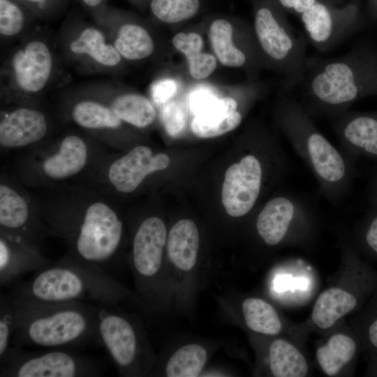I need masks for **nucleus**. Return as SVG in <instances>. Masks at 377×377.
Segmentation results:
<instances>
[{
  "label": "nucleus",
  "mask_w": 377,
  "mask_h": 377,
  "mask_svg": "<svg viewBox=\"0 0 377 377\" xmlns=\"http://www.w3.org/2000/svg\"><path fill=\"white\" fill-rule=\"evenodd\" d=\"M295 89L312 117L331 120L357 101L377 96V45L362 40L341 57H308Z\"/></svg>",
  "instance_id": "obj_1"
},
{
  "label": "nucleus",
  "mask_w": 377,
  "mask_h": 377,
  "mask_svg": "<svg viewBox=\"0 0 377 377\" xmlns=\"http://www.w3.org/2000/svg\"><path fill=\"white\" fill-rule=\"evenodd\" d=\"M279 128L315 177L322 195L339 205L353 189L356 161L335 147L295 97L284 95L276 110Z\"/></svg>",
  "instance_id": "obj_2"
},
{
  "label": "nucleus",
  "mask_w": 377,
  "mask_h": 377,
  "mask_svg": "<svg viewBox=\"0 0 377 377\" xmlns=\"http://www.w3.org/2000/svg\"><path fill=\"white\" fill-rule=\"evenodd\" d=\"M10 298L16 313L11 346L71 349L96 341L97 306L80 302L36 303Z\"/></svg>",
  "instance_id": "obj_3"
},
{
  "label": "nucleus",
  "mask_w": 377,
  "mask_h": 377,
  "mask_svg": "<svg viewBox=\"0 0 377 377\" xmlns=\"http://www.w3.org/2000/svg\"><path fill=\"white\" fill-rule=\"evenodd\" d=\"M10 296L36 303L95 302L114 304L123 287L105 272L69 257L45 265L28 280L12 286Z\"/></svg>",
  "instance_id": "obj_4"
},
{
  "label": "nucleus",
  "mask_w": 377,
  "mask_h": 377,
  "mask_svg": "<svg viewBox=\"0 0 377 377\" xmlns=\"http://www.w3.org/2000/svg\"><path fill=\"white\" fill-rule=\"evenodd\" d=\"M256 42L265 60L283 76L284 95L291 96L304 71L306 37L295 30L269 6L258 8L254 16Z\"/></svg>",
  "instance_id": "obj_5"
},
{
  "label": "nucleus",
  "mask_w": 377,
  "mask_h": 377,
  "mask_svg": "<svg viewBox=\"0 0 377 377\" xmlns=\"http://www.w3.org/2000/svg\"><path fill=\"white\" fill-rule=\"evenodd\" d=\"M72 247V258L105 272L120 247L123 223L117 213L103 202H94L77 224L60 228Z\"/></svg>",
  "instance_id": "obj_6"
},
{
  "label": "nucleus",
  "mask_w": 377,
  "mask_h": 377,
  "mask_svg": "<svg viewBox=\"0 0 377 377\" xmlns=\"http://www.w3.org/2000/svg\"><path fill=\"white\" fill-rule=\"evenodd\" d=\"M101 372L96 360L67 348L30 351L11 346L0 360V377H91Z\"/></svg>",
  "instance_id": "obj_7"
},
{
  "label": "nucleus",
  "mask_w": 377,
  "mask_h": 377,
  "mask_svg": "<svg viewBox=\"0 0 377 377\" xmlns=\"http://www.w3.org/2000/svg\"><path fill=\"white\" fill-rule=\"evenodd\" d=\"M306 39L320 52L334 50L363 27L355 5L336 8L317 2L300 15Z\"/></svg>",
  "instance_id": "obj_8"
},
{
  "label": "nucleus",
  "mask_w": 377,
  "mask_h": 377,
  "mask_svg": "<svg viewBox=\"0 0 377 377\" xmlns=\"http://www.w3.org/2000/svg\"><path fill=\"white\" fill-rule=\"evenodd\" d=\"M311 202L288 191L269 199L258 212L256 229L268 246H276L290 237L293 232L308 226L313 214Z\"/></svg>",
  "instance_id": "obj_9"
},
{
  "label": "nucleus",
  "mask_w": 377,
  "mask_h": 377,
  "mask_svg": "<svg viewBox=\"0 0 377 377\" xmlns=\"http://www.w3.org/2000/svg\"><path fill=\"white\" fill-rule=\"evenodd\" d=\"M265 166L259 156L249 152L228 167L221 190V201L228 215L242 217L253 209L265 185Z\"/></svg>",
  "instance_id": "obj_10"
},
{
  "label": "nucleus",
  "mask_w": 377,
  "mask_h": 377,
  "mask_svg": "<svg viewBox=\"0 0 377 377\" xmlns=\"http://www.w3.org/2000/svg\"><path fill=\"white\" fill-rule=\"evenodd\" d=\"M110 304H98L96 342L107 351L120 373L134 371L140 355L137 331L131 321Z\"/></svg>",
  "instance_id": "obj_11"
},
{
  "label": "nucleus",
  "mask_w": 377,
  "mask_h": 377,
  "mask_svg": "<svg viewBox=\"0 0 377 377\" xmlns=\"http://www.w3.org/2000/svg\"><path fill=\"white\" fill-rule=\"evenodd\" d=\"M332 121L340 149L350 158L377 159V110H348Z\"/></svg>",
  "instance_id": "obj_12"
},
{
  "label": "nucleus",
  "mask_w": 377,
  "mask_h": 377,
  "mask_svg": "<svg viewBox=\"0 0 377 377\" xmlns=\"http://www.w3.org/2000/svg\"><path fill=\"white\" fill-rule=\"evenodd\" d=\"M54 60L49 46L42 40L32 39L18 48L10 59L15 85L26 93H37L47 84Z\"/></svg>",
  "instance_id": "obj_13"
},
{
  "label": "nucleus",
  "mask_w": 377,
  "mask_h": 377,
  "mask_svg": "<svg viewBox=\"0 0 377 377\" xmlns=\"http://www.w3.org/2000/svg\"><path fill=\"white\" fill-rule=\"evenodd\" d=\"M169 163L167 154L154 155L149 147L139 145L112 163L108 179L117 191L131 193L147 175L166 168Z\"/></svg>",
  "instance_id": "obj_14"
},
{
  "label": "nucleus",
  "mask_w": 377,
  "mask_h": 377,
  "mask_svg": "<svg viewBox=\"0 0 377 377\" xmlns=\"http://www.w3.org/2000/svg\"><path fill=\"white\" fill-rule=\"evenodd\" d=\"M166 236L165 226L156 216L146 219L138 228L133 240L132 262L142 280H149L159 272Z\"/></svg>",
  "instance_id": "obj_15"
},
{
  "label": "nucleus",
  "mask_w": 377,
  "mask_h": 377,
  "mask_svg": "<svg viewBox=\"0 0 377 377\" xmlns=\"http://www.w3.org/2000/svg\"><path fill=\"white\" fill-rule=\"evenodd\" d=\"M50 263L31 246L3 235L0 239V284L13 285L23 275L36 272Z\"/></svg>",
  "instance_id": "obj_16"
},
{
  "label": "nucleus",
  "mask_w": 377,
  "mask_h": 377,
  "mask_svg": "<svg viewBox=\"0 0 377 377\" xmlns=\"http://www.w3.org/2000/svg\"><path fill=\"white\" fill-rule=\"evenodd\" d=\"M47 129V121L41 112L20 108L8 113L1 120L0 144L7 148L27 146L41 140Z\"/></svg>",
  "instance_id": "obj_17"
},
{
  "label": "nucleus",
  "mask_w": 377,
  "mask_h": 377,
  "mask_svg": "<svg viewBox=\"0 0 377 377\" xmlns=\"http://www.w3.org/2000/svg\"><path fill=\"white\" fill-rule=\"evenodd\" d=\"M68 49L72 54L87 57L105 68L117 66L122 59L103 32L94 27L80 30L69 42Z\"/></svg>",
  "instance_id": "obj_18"
},
{
  "label": "nucleus",
  "mask_w": 377,
  "mask_h": 377,
  "mask_svg": "<svg viewBox=\"0 0 377 377\" xmlns=\"http://www.w3.org/2000/svg\"><path fill=\"white\" fill-rule=\"evenodd\" d=\"M199 233L195 223L190 219L178 221L170 230L167 243L168 255L179 269L189 271L197 261Z\"/></svg>",
  "instance_id": "obj_19"
},
{
  "label": "nucleus",
  "mask_w": 377,
  "mask_h": 377,
  "mask_svg": "<svg viewBox=\"0 0 377 377\" xmlns=\"http://www.w3.org/2000/svg\"><path fill=\"white\" fill-rule=\"evenodd\" d=\"M87 160V149L84 140L77 135L65 137L58 152L43 163L45 174L50 178L61 179L79 172Z\"/></svg>",
  "instance_id": "obj_20"
},
{
  "label": "nucleus",
  "mask_w": 377,
  "mask_h": 377,
  "mask_svg": "<svg viewBox=\"0 0 377 377\" xmlns=\"http://www.w3.org/2000/svg\"><path fill=\"white\" fill-rule=\"evenodd\" d=\"M358 298L353 293L339 287L323 291L316 300L311 318L313 323L325 330L356 308Z\"/></svg>",
  "instance_id": "obj_21"
},
{
  "label": "nucleus",
  "mask_w": 377,
  "mask_h": 377,
  "mask_svg": "<svg viewBox=\"0 0 377 377\" xmlns=\"http://www.w3.org/2000/svg\"><path fill=\"white\" fill-rule=\"evenodd\" d=\"M233 34L234 28L229 21L216 19L211 23L208 37L217 60L232 68L250 65L252 55L234 43Z\"/></svg>",
  "instance_id": "obj_22"
},
{
  "label": "nucleus",
  "mask_w": 377,
  "mask_h": 377,
  "mask_svg": "<svg viewBox=\"0 0 377 377\" xmlns=\"http://www.w3.org/2000/svg\"><path fill=\"white\" fill-rule=\"evenodd\" d=\"M29 210L24 199L10 187L0 185V224L7 233H17L19 239L29 233Z\"/></svg>",
  "instance_id": "obj_23"
},
{
  "label": "nucleus",
  "mask_w": 377,
  "mask_h": 377,
  "mask_svg": "<svg viewBox=\"0 0 377 377\" xmlns=\"http://www.w3.org/2000/svg\"><path fill=\"white\" fill-rule=\"evenodd\" d=\"M357 349V343L351 337L335 334L317 348L316 359L322 371L334 376L353 359Z\"/></svg>",
  "instance_id": "obj_24"
},
{
  "label": "nucleus",
  "mask_w": 377,
  "mask_h": 377,
  "mask_svg": "<svg viewBox=\"0 0 377 377\" xmlns=\"http://www.w3.org/2000/svg\"><path fill=\"white\" fill-rule=\"evenodd\" d=\"M112 44L122 59L130 61L149 57L154 50V43L148 31L133 23L119 27Z\"/></svg>",
  "instance_id": "obj_25"
},
{
  "label": "nucleus",
  "mask_w": 377,
  "mask_h": 377,
  "mask_svg": "<svg viewBox=\"0 0 377 377\" xmlns=\"http://www.w3.org/2000/svg\"><path fill=\"white\" fill-rule=\"evenodd\" d=\"M269 365L276 377H304L309 367L303 354L284 339L274 341L269 349Z\"/></svg>",
  "instance_id": "obj_26"
},
{
  "label": "nucleus",
  "mask_w": 377,
  "mask_h": 377,
  "mask_svg": "<svg viewBox=\"0 0 377 377\" xmlns=\"http://www.w3.org/2000/svg\"><path fill=\"white\" fill-rule=\"evenodd\" d=\"M110 107L122 121L138 128L149 126L156 117L151 102L146 96L139 94H119L112 99Z\"/></svg>",
  "instance_id": "obj_27"
},
{
  "label": "nucleus",
  "mask_w": 377,
  "mask_h": 377,
  "mask_svg": "<svg viewBox=\"0 0 377 377\" xmlns=\"http://www.w3.org/2000/svg\"><path fill=\"white\" fill-rule=\"evenodd\" d=\"M72 118L80 126L87 129H115L122 121L111 107L93 100H82L73 108Z\"/></svg>",
  "instance_id": "obj_28"
},
{
  "label": "nucleus",
  "mask_w": 377,
  "mask_h": 377,
  "mask_svg": "<svg viewBox=\"0 0 377 377\" xmlns=\"http://www.w3.org/2000/svg\"><path fill=\"white\" fill-rule=\"evenodd\" d=\"M242 312L247 327L256 332L276 335L281 331L282 324L277 312L262 299H245L242 302Z\"/></svg>",
  "instance_id": "obj_29"
},
{
  "label": "nucleus",
  "mask_w": 377,
  "mask_h": 377,
  "mask_svg": "<svg viewBox=\"0 0 377 377\" xmlns=\"http://www.w3.org/2000/svg\"><path fill=\"white\" fill-rule=\"evenodd\" d=\"M207 354L200 345L191 343L179 348L168 360L165 374L168 377H195L202 370Z\"/></svg>",
  "instance_id": "obj_30"
},
{
  "label": "nucleus",
  "mask_w": 377,
  "mask_h": 377,
  "mask_svg": "<svg viewBox=\"0 0 377 377\" xmlns=\"http://www.w3.org/2000/svg\"><path fill=\"white\" fill-rule=\"evenodd\" d=\"M150 8L160 21L173 24L193 17L200 8V0H151Z\"/></svg>",
  "instance_id": "obj_31"
},
{
  "label": "nucleus",
  "mask_w": 377,
  "mask_h": 377,
  "mask_svg": "<svg viewBox=\"0 0 377 377\" xmlns=\"http://www.w3.org/2000/svg\"><path fill=\"white\" fill-rule=\"evenodd\" d=\"M242 119L243 114L241 111H237L220 120L208 121L195 116L191 123V128L199 138H211L235 130L240 125Z\"/></svg>",
  "instance_id": "obj_32"
},
{
  "label": "nucleus",
  "mask_w": 377,
  "mask_h": 377,
  "mask_svg": "<svg viewBox=\"0 0 377 377\" xmlns=\"http://www.w3.org/2000/svg\"><path fill=\"white\" fill-rule=\"evenodd\" d=\"M16 327V313L9 294L1 291L0 297V360L10 348Z\"/></svg>",
  "instance_id": "obj_33"
},
{
  "label": "nucleus",
  "mask_w": 377,
  "mask_h": 377,
  "mask_svg": "<svg viewBox=\"0 0 377 377\" xmlns=\"http://www.w3.org/2000/svg\"><path fill=\"white\" fill-rule=\"evenodd\" d=\"M24 24V15L20 8L10 0H0L1 36H17L22 31Z\"/></svg>",
  "instance_id": "obj_34"
},
{
  "label": "nucleus",
  "mask_w": 377,
  "mask_h": 377,
  "mask_svg": "<svg viewBox=\"0 0 377 377\" xmlns=\"http://www.w3.org/2000/svg\"><path fill=\"white\" fill-rule=\"evenodd\" d=\"M360 334L371 356L377 353V291L365 309L360 325Z\"/></svg>",
  "instance_id": "obj_35"
},
{
  "label": "nucleus",
  "mask_w": 377,
  "mask_h": 377,
  "mask_svg": "<svg viewBox=\"0 0 377 377\" xmlns=\"http://www.w3.org/2000/svg\"><path fill=\"white\" fill-rule=\"evenodd\" d=\"M357 235L361 246L377 256V208L369 207L360 223Z\"/></svg>",
  "instance_id": "obj_36"
},
{
  "label": "nucleus",
  "mask_w": 377,
  "mask_h": 377,
  "mask_svg": "<svg viewBox=\"0 0 377 377\" xmlns=\"http://www.w3.org/2000/svg\"><path fill=\"white\" fill-rule=\"evenodd\" d=\"M166 132L172 137L179 135L185 127V115L181 105L175 101L166 102L162 112Z\"/></svg>",
  "instance_id": "obj_37"
},
{
  "label": "nucleus",
  "mask_w": 377,
  "mask_h": 377,
  "mask_svg": "<svg viewBox=\"0 0 377 377\" xmlns=\"http://www.w3.org/2000/svg\"><path fill=\"white\" fill-rule=\"evenodd\" d=\"M172 43L186 60L201 53L203 47L202 36L195 32H179L173 36Z\"/></svg>",
  "instance_id": "obj_38"
},
{
  "label": "nucleus",
  "mask_w": 377,
  "mask_h": 377,
  "mask_svg": "<svg viewBox=\"0 0 377 377\" xmlns=\"http://www.w3.org/2000/svg\"><path fill=\"white\" fill-rule=\"evenodd\" d=\"M188 72L195 80H202L208 77L217 66L216 57L209 53L201 52L187 60Z\"/></svg>",
  "instance_id": "obj_39"
},
{
  "label": "nucleus",
  "mask_w": 377,
  "mask_h": 377,
  "mask_svg": "<svg viewBox=\"0 0 377 377\" xmlns=\"http://www.w3.org/2000/svg\"><path fill=\"white\" fill-rule=\"evenodd\" d=\"M366 200L369 208H377V165L368 172L366 187Z\"/></svg>",
  "instance_id": "obj_40"
},
{
  "label": "nucleus",
  "mask_w": 377,
  "mask_h": 377,
  "mask_svg": "<svg viewBox=\"0 0 377 377\" xmlns=\"http://www.w3.org/2000/svg\"><path fill=\"white\" fill-rule=\"evenodd\" d=\"M280 6L300 15L317 2H327L326 0H277ZM330 2L337 0H328Z\"/></svg>",
  "instance_id": "obj_41"
},
{
  "label": "nucleus",
  "mask_w": 377,
  "mask_h": 377,
  "mask_svg": "<svg viewBox=\"0 0 377 377\" xmlns=\"http://www.w3.org/2000/svg\"><path fill=\"white\" fill-rule=\"evenodd\" d=\"M176 84L172 80H166L161 82L154 92L155 100L158 103H165L172 96L176 91Z\"/></svg>",
  "instance_id": "obj_42"
},
{
  "label": "nucleus",
  "mask_w": 377,
  "mask_h": 377,
  "mask_svg": "<svg viewBox=\"0 0 377 377\" xmlns=\"http://www.w3.org/2000/svg\"><path fill=\"white\" fill-rule=\"evenodd\" d=\"M370 371L371 373L377 374V353L372 355Z\"/></svg>",
  "instance_id": "obj_43"
},
{
  "label": "nucleus",
  "mask_w": 377,
  "mask_h": 377,
  "mask_svg": "<svg viewBox=\"0 0 377 377\" xmlns=\"http://www.w3.org/2000/svg\"><path fill=\"white\" fill-rule=\"evenodd\" d=\"M103 0H82V1L89 7H95L99 5Z\"/></svg>",
  "instance_id": "obj_44"
},
{
  "label": "nucleus",
  "mask_w": 377,
  "mask_h": 377,
  "mask_svg": "<svg viewBox=\"0 0 377 377\" xmlns=\"http://www.w3.org/2000/svg\"><path fill=\"white\" fill-rule=\"evenodd\" d=\"M27 1H33V2H38V1H42L44 0H27Z\"/></svg>",
  "instance_id": "obj_45"
}]
</instances>
